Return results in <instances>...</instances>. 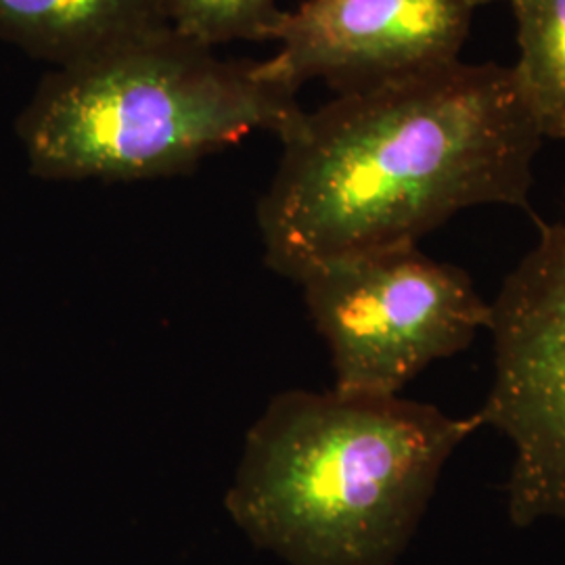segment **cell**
<instances>
[{
	"label": "cell",
	"instance_id": "cell-10",
	"mask_svg": "<svg viewBox=\"0 0 565 565\" xmlns=\"http://www.w3.org/2000/svg\"><path fill=\"white\" fill-rule=\"evenodd\" d=\"M476 7H480V4H488V2H497V0H471Z\"/></svg>",
	"mask_w": 565,
	"mask_h": 565
},
{
	"label": "cell",
	"instance_id": "cell-4",
	"mask_svg": "<svg viewBox=\"0 0 565 565\" xmlns=\"http://www.w3.org/2000/svg\"><path fill=\"white\" fill-rule=\"evenodd\" d=\"M348 396L394 398L422 371L469 348L492 308L455 264L404 245L319 264L298 281Z\"/></svg>",
	"mask_w": 565,
	"mask_h": 565
},
{
	"label": "cell",
	"instance_id": "cell-6",
	"mask_svg": "<svg viewBox=\"0 0 565 565\" xmlns=\"http://www.w3.org/2000/svg\"><path fill=\"white\" fill-rule=\"evenodd\" d=\"M476 9L471 0H303L282 13L279 49L256 72L296 93L321 81L338 95L422 76L461 61Z\"/></svg>",
	"mask_w": 565,
	"mask_h": 565
},
{
	"label": "cell",
	"instance_id": "cell-7",
	"mask_svg": "<svg viewBox=\"0 0 565 565\" xmlns=\"http://www.w3.org/2000/svg\"><path fill=\"white\" fill-rule=\"evenodd\" d=\"M160 0H0V41L65 67L166 30Z\"/></svg>",
	"mask_w": 565,
	"mask_h": 565
},
{
	"label": "cell",
	"instance_id": "cell-5",
	"mask_svg": "<svg viewBox=\"0 0 565 565\" xmlns=\"http://www.w3.org/2000/svg\"><path fill=\"white\" fill-rule=\"evenodd\" d=\"M490 308L494 380L478 413L513 445L509 520H565V221L541 226Z\"/></svg>",
	"mask_w": 565,
	"mask_h": 565
},
{
	"label": "cell",
	"instance_id": "cell-9",
	"mask_svg": "<svg viewBox=\"0 0 565 565\" xmlns=\"http://www.w3.org/2000/svg\"><path fill=\"white\" fill-rule=\"evenodd\" d=\"M160 7L172 32L207 49L226 42L273 41L285 13L277 0H160Z\"/></svg>",
	"mask_w": 565,
	"mask_h": 565
},
{
	"label": "cell",
	"instance_id": "cell-8",
	"mask_svg": "<svg viewBox=\"0 0 565 565\" xmlns=\"http://www.w3.org/2000/svg\"><path fill=\"white\" fill-rule=\"evenodd\" d=\"M520 57L511 65L545 139H565V0H509Z\"/></svg>",
	"mask_w": 565,
	"mask_h": 565
},
{
	"label": "cell",
	"instance_id": "cell-2",
	"mask_svg": "<svg viewBox=\"0 0 565 565\" xmlns=\"http://www.w3.org/2000/svg\"><path fill=\"white\" fill-rule=\"evenodd\" d=\"M484 425L434 404L289 390L252 425L226 511L289 565H396L455 450Z\"/></svg>",
	"mask_w": 565,
	"mask_h": 565
},
{
	"label": "cell",
	"instance_id": "cell-3",
	"mask_svg": "<svg viewBox=\"0 0 565 565\" xmlns=\"http://www.w3.org/2000/svg\"><path fill=\"white\" fill-rule=\"evenodd\" d=\"M302 114L298 93L260 78L256 61L166 28L46 72L15 132L36 179L132 182L191 172L254 132L281 139Z\"/></svg>",
	"mask_w": 565,
	"mask_h": 565
},
{
	"label": "cell",
	"instance_id": "cell-1",
	"mask_svg": "<svg viewBox=\"0 0 565 565\" xmlns=\"http://www.w3.org/2000/svg\"><path fill=\"white\" fill-rule=\"evenodd\" d=\"M258 203L264 263L319 264L419 245L478 205L527 207L545 141L511 65L457 61L303 111Z\"/></svg>",
	"mask_w": 565,
	"mask_h": 565
}]
</instances>
